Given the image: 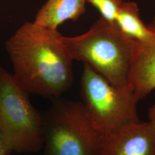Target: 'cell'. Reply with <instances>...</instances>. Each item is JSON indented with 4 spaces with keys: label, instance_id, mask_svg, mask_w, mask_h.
Listing matches in <instances>:
<instances>
[{
    "label": "cell",
    "instance_id": "6da1fadb",
    "mask_svg": "<svg viewBox=\"0 0 155 155\" xmlns=\"http://www.w3.org/2000/svg\"><path fill=\"white\" fill-rule=\"evenodd\" d=\"M58 30L25 22L5 43L17 82L29 94L59 98L72 87L73 60Z\"/></svg>",
    "mask_w": 155,
    "mask_h": 155
},
{
    "label": "cell",
    "instance_id": "7a4b0ae2",
    "mask_svg": "<svg viewBox=\"0 0 155 155\" xmlns=\"http://www.w3.org/2000/svg\"><path fill=\"white\" fill-rule=\"evenodd\" d=\"M63 41L73 61L87 63L117 87L130 89L129 75L134 41L102 17L86 32L63 36Z\"/></svg>",
    "mask_w": 155,
    "mask_h": 155
},
{
    "label": "cell",
    "instance_id": "3957f363",
    "mask_svg": "<svg viewBox=\"0 0 155 155\" xmlns=\"http://www.w3.org/2000/svg\"><path fill=\"white\" fill-rule=\"evenodd\" d=\"M43 117L42 155H100L102 135L83 102L56 98Z\"/></svg>",
    "mask_w": 155,
    "mask_h": 155
},
{
    "label": "cell",
    "instance_id": "277c9868",
    "mask_svg": "<svg viewBox=\"0 0 155 155\" xmlns=\"http://www.w3.org/2000/svg\"><path fill=\"white\" fill-rule=\"evenodd\" d=\"M29 95L0 66V132L12 152L34 153L43 148L42 114Z\"/></svg>",
    "mask_w": 155,
    "mask_h": 155
},
{
    "label": "cell",
    "instance_id": "5b68a950",
    "mask_svg": "<svg viewBox=\"0 0 155 155\" xmlns=\"http://www.w3.org/2000/svg\"><path fill=\"white\" fill-rule=\"evenodd\" d=\"M81 94L89 116L102 136L140 121L139 100L132 90L111 84L87 63L81 79Z\"/></svg>",
    "mask_w": 155,
    "mask_h": 155
},
{
    "label": "cell",
    "instance_id": "8992f818",
    "mask_svg": "<svg viewBox=\"0 0 155 155\" xmlns=\"http://www.w3.org/2000/svg\"><path fill=\"white\" fill-rule=\"evenodd\" d=\"M100 155H155V122H135L103 136Z\"/></svg>",
    "mask_w": 155,
    "mask_h": 155
},
{
    "label": "cell",
    "instance_id": "52a82bcc",
    "mask_svg": "<svg viewBox=\"0 0 155 155\" xmlns=\"http://www.w3.org/2000/svg\"><path fill=\"white\" fill-rule=\"evenodd\" d=\"M147 26L155 33V16ZM129 85L139 101L155 89V40L148 44L134 41Z\"/></svg>",
    "mask_w": 155,
    "mask_h": 155
},
{
    "label": "cell",
    "instance_id": "ba28073f",
    "mask_svg": "<svg viewBox=\"0 0 155 155\" xmlns=\"http://www.w3.org/2000/svg\"><path fill=\"white\" fill-rule=\"evenodd\" d=\"M86 0H47L38 12L33 22L52 30L67 20L77 21L86 12Z\"/></svg>",
    "mask_w": 155,
    "mask_h": 155
},
{
    "label": "cell",
    "instance_id": "9c48e42d",
    "mask_svg": "<svg viewBox=\"0 0 155 155\" xmlns=\"http://www.w3.org/2000/svg\"><path fill=\"white\" fill-rule=\"evenodd\" d=\"M139 12L137 2L124 1L117 12L116 28L135 42L143 44L152 43L155 40V33L143 22Z\"/></svg>",
    "mask_w": 155,
    "mask_h": 155
},
{
    "label": "cell",
    "instance_id": "30bf717a",
    "mask_svg": "<svg viewBox=\"0 0 155 155\" xmlns=\"http://www.w3.org/2000/svg\"><path fill=\"white\" fill-rule=\"evenodd\" d=\"M101 13V16L116 28V19L120 6L125 0H86Z\"/></svg>",
    "mask_w": 155,
    "mask_h": 155
},
{
    "label": "cell",
    "instance_id": "8fae6325",
    "mask_svg": "<svg viewBox=\"0 0 155 155\" xmlns=\"http://www.w3.org/2000/svg\"><path fill=\"white\" fill-rule=\"evenodd\" d=\"M12 152L5 139L0 132V155H9Z\"/></svg>",
    "mask_w": 155,
    "mask_h": 155
},
{
    "label": "cell",
    "instance_id": "7c38bea8",
    "mask_svg": "<svg viewBox=\"0 0 155 155\" xmlns=\"http://www.w3.org/2000/svg\"><path fill=\"white\" fill-rule=\"evenodd\" d=\"M148 117L150 121L155 122V104L149 109Z\"/></svg>",
    "mask_w": 155,
    "mask_h": 155
}]
</instances>
